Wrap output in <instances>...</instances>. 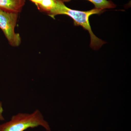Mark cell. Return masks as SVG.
<instances>
[{
  "label": "cell",
  "instance_id": "6da1fadb",
  "mask_svg": "<svg viewBox=\"0 0 131 131\" xmlns=\"http://www.w3.org/2000/svg\"><path fill=\"white\" fill-rule=\"evenodd\" d=\"M105 10L94 8L86 12L74 10L68 8L63 3L57 0L56 6L49 16L54 18L58 15H66L70 16L74 20L75 26H80L88 31L91 38L90 46L94 50H98L106 42L101 40L94 34L90 25L89 18L92 15L99 14Z\"/></svg>",
  "mask_w": 131,
  "mask_h": 131
},
{
  "label": "cell",
  "instance_id": "7a4b0ae2",
  "mask_svg": "<svg viewBox=\"0 0 131 131\" xmlns=\"http://www.w3.org/2000/svg\"><path fill=\"white\" fill-rule=\"evenodd\" d=\"M38 126L51 131L48 122L44 119L40 111L35 110L32 113H19L13 115L11 120L0 125V131H24L29 128Z\"/></svg>",
  "mask_w": 131,
  "mask_h": 131
},
{
  "label": "cell",
  "instance_id": "3957f363",
  "mask_svg": "<svg viewBox=\"0 0 131 131\" xmlns=\"http://www.w3.org/2000/svg\"><path fill=\"white\" fill-rule=\"evenodd\" d=\"M18 14L0 9V28L4 33L9 44L13 47H18L21 42L20 36L15 31Z\"/></svg>",
  "mask_w": 131,
  "mask_h": 131
},
{
  "label": "cell",
  "instance_id": "277c9868",
  "mask_svg": "<svg viewBox=\"0 0 131 131\" xmlns=\"http://www.w3.org/2000/svg\"><path fill=\"white\" fill-rule=\"evenodd\" d=\"M25 2V0H0V9L8 13L18 14Z\"/></svg>",
  "mask_w": 131,
  "mask_h": 131
},
{
  "label": "cell",
  "instance_id": "5b68a950",
  "mask_svg": "<svg viewBox=\"0 0 131 131\" xmlns=\"http://www.w3.org/2000/svg\"><path fill=\"white\" fill-rule=\"evenodd\" d=\"M63 3L68 2L71 0H58ZM94 5L95 8L105 10V9L114 8L116 6L111 1L107 0H88Z\"/></svg>",
  "mask_w": 131,
  "mask_h": 131
},
{
  "label": "cell",
  "instance_id": "8992f818",
  "mask_svg": "<svg viewBox=\"0 0 131 131\" xmlns=\"http://www.w3.org/2000/svg\"><path fill=\"white\" fill-rule=\"evenodd\" d=\"M57 3V0H43L37 8L40 12L49 15L56 6Z\"/></svg>",
  "mask_w": 131,
  "mask_h": 131
},
{
  "label": "cell",
  "instance_id": "52a82bcc",
  "mask_svg": "<svg viewBox=\"0 0 131 131\" xmlns=\"http://www.w3.org/2000/svg\"><path fill=\"white\" fill-rule=\"evenodd\" d=\"M3 109L2 107V103L1 102H0V121L5 120V118L2 115V113L3 112Z\"/></svg>",
  "mask_w": 131,
  "mask_h": 131
},
{
  "label": "cell",
  "instance_id": "ba28073f",
  "mask_svg": "<svg viewBox=\"0 0 131 131\" xmlns=\"http://www.w3.org/2000/svg\"><path fill=\"white\" fill-rule=\"evenodd\" d=\"M30 1H31L33 3H34L37 7L39 5L41 4L43 0H30Z\"/></svg>",
  "mask_w": 131,
  "mask_h": 131
}]
</instances>
